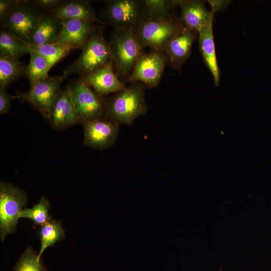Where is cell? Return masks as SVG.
I'll list each match as a JSON object with an SVG mask.
<instances>
[{
	"mask_svg": "<svg viewBox=\"0 0 271 271\" xmlns=\"http://www.w3.org/2000/svg\"><path fill=\"white\" fill-rule=\"evenodd\" d=\"M62 2L63 1L60 0H37L34 1V3L36 6L45 9L51 7L54 8Z\"/></svg>",
	"mask_w": 271,
	"mask_h": 271,
	"instance_id": "31",
	"label": "cell"
},
{
	"mask_svg": "<svg viewBox=\"0 0 271 271\" xmlns=\"http://www.w3.org/2000/svg\"><path fill=\"white\" fill-rule=\"evenodd\" d=\"M181 16L179 19L186 27L199 32L210 21L214 13L206 8L203 2L197 0L179 1Z\"/></svg>",
	"mask_w": 271,
	"mask_h": 271,
	"instance_id": "16",
	"label": "cell"
},
{
	"mask_svg": "<svg viewBox=\"0 0 271 271\" xmlns=\"http://www.w3.org/2000/svg\"><path fill=\"white\" fill-rule=\"evenodd\" d=\"M62 29L56 41L82 49L95 31L94 23L80 19L60 21Z\"/></svg>",
	"mask_w": 271,
	"mask_h": 271,
	"instance_id": "15",
	"label": "cell"
},
{
	"mask_svg": "<svg viewBox=\"0 0 271 271\" xmlns=\"http://www.w3.org/2000/svg\"><path fill=\"white\" fill-rule=\"evenodd\" d=\"M147 107L144 85L133 83L116 92L106 101L105 116L119 124L131 125L146 113Z\"/></svg>",
	"mask_w": 271,
	"mask_h": 271,
	"instance_id": "1",
	"label": "cell"
},
{
	"mask_svg": "<svg viewBox=\"0 0 271 271\" xmlns=\"http://www.w3.org/2000/svg\"><path fill=\"white\" fill-rule=\"evenodd\" d=\"M212 8L211 12L215 13L218 11L224 10L231 3L230 1H208Z\"/></svg>",
	"mask_w": 271,
	"mask_h": 271,
	"instance_id": "30",
	"label": "cell"
},
{
	"mask_svg": "<svg viewBox=\"0 0 271 271\" xmlns=\"http://www.w3.org/2000/svg\"><path fill=\"white\" fill-rule=\"evenodd\" d=\"M30 60L25 69L30 87L48 77V72L52 67L49 62L39 54L30 51Z\"/></svg>",
	"mask_w": 271,
	"mask_h": 271,
	"instance_id": "24",
	"label": "cell"
},
{
	"mask_svg": "<svg viewBox=\"0 0 271 271\" xmlns=\"http://www.w3.org/2000/svg\"><path fill=\"white\" fill-rule=\"evenodd\" d=\"M61 29V22L51 14L43 15L28 43L36 45L54 43L56 41Z\"/></svg>",
	"mask_w": 271,
	"mask_h": 271,
	"instance_id": "19",
	"label": "cell"
},
{
	"mask_svg": "<svg viewBox=\"0 0 271 271\" xmlns=\"http://www.w3.org/2000/svg\"><path fill=\"white\" fill-rule=\"evenodd\" d=\"M28 43L7 30L0 32V54L16 59L29 53Z\"/></svg>",
	"mask_w": 271,
	"mask_h": 271,
	"instance_id": "20",
	"label": "cell"
},
{
	"mask_svg": "<svg viewBox=\"0 0 271 271\" xmlns=\"http://www.w3.org/2000/svg\"><path fill=\"white\" fill-rule=\"evenodd\" d=\"M50 204L49 201L44 197H41L38 203L31 208L22 210L19 214V218L30 219L34 224L40 226L51 219L49 215Z\"/></svg>",
	"mask_w": 271,
	"mask_h": 271,
	"instance_id": "26",
	"label": "cell"
},
{
	"mask_svg": "<svg viewBox=\"0 0 271 271\" xmlns=\"http://www.w3.org/2000/svg\"><path fill=\"white\" fill-rule=\"evenodd\" d=\"M27 202L26 193L11 183H0V236L15 232L20 212Z\"/></svg>",
	"mask_w": 271,
	"mask_h": 271,
	"instance_id": "5",
	"label": "cell"
},
{
	"mask_svg": "<svg viewBox=\"0 0 271 271\" xmlns=\"http://www.w3.org/2000/svg\"><path fill=\"white\" fill-rule=\"evenodd\" d=\"M68 87L77 114L78 123L83 124L105 116L106 101L82 79Z\"/></svg>",
	"mask_w": 271,
	"mask_h": 271,
	"instance_id": "6",
	"label": "cell"
},
{
	"mask_svg": "<svg viewBox=\"0 0 271 271\" xmlns=\"http://www.w3.org/2000/svg\"><path fill=\"white\" fill-rule=\"evenodd\" d=\"M167 59L161 52L154 51L142 54L135 64L127 80L140 82L149 88L159 84Z\"/></svg>",
	"mask_w": 271,
	"mask_h": 271,
	"instance_id": "9",
	"label": "cell"
},
{
	"mask_svg": "<svg viewBox=\"0 0 271 271\" xmlns=\"http://www.w3.org/2000/svg\"><path fill=\"white\" fill-rule=\"evenodd\" d=\"M50 14L59 21L80 19L93 23L100 22L89 3L84 1L62 2L52 9Z\"/></svg>",
	"mask_w": 271,
	"mask_h": 271,
	"instance_id": "18",
	"label": "cell"
},
{
	"mask_svg": "<svg viewBox=\"0 0 271 271\" xmlns=\"http://www.w3.org/2000/svg\"><path fill=\"white\" fill-rule=\"evenodd\" d=\"M212 26L213 20L200 30L198 32V43L204 63L211 72L214 84L217 86L220 81V71L216 56Z\"/></svg>",
	"mask_w": 271,
	"mask_h": 271,
	"instance_id": "17",
	"label": "cell"
},
{
	"mask_svg": "<svg viewBox=\"0 0 271 271\" xmlns=\"http://www.w3.org/2000/svg\"><path fill=\"white\" fill-rule=\"evenodd\" d=\"M108 44L117 76L127 79L142 54V48L135 35L134 27H115Z\"/></svg>",
	"mask_w": 271,
	"mask_h": 271,
	"instance_id": "2",
	"label": "cell"
},
{
	"mask_svg": "<svg viewBox=\"0 0 271 271\" xmlns=\"http://www.w3.org/2000/svg\"><path fill=\"white\" fill-rule=\"evenodd\" d=\"M48 120L54 129L60 130L78 123L77 114L68 86L54 100Z\"/></svg>",
	"mask_w": 271,
	"mask_h": 271,
	"instance_id": "13",
	"label": "cell"
},
{
	"mask_svg": "<svg viewBox=\"0 0 271 271\" xmlns=\"http://www.w3.org/2000/svg\"><path fill=\"white\" fill-rule=\"evenodd\" d=\"M139 2L134 0L110 1L105 7L103 15L115 27H135L143 19Z\"/></svg>",
	"mask_w": 271,
	"mask_h": 271,
	"instance_id": "11",
	"label": "cell"
},
{
	"mask_svg": "<svg viewBox=\"0 0 271 271\" xmlns=\"http://www.w3.org/2000/svg\"><path fill=\"white\" fill-rule=\"evenodd\" d=\"M65 78L60 76H48L40 81L26 92H18L19 98L25 100L39 110L47 119H49L52 105L61 90V84Z\"/></svg>",
	"mask_w": 271,
	"mask_h": 271,
	"instance_id": "7",
	"label": "cell"
},
{
	"mask_svg": "<svg viewBox=\"0 0 271 271\" xmlns=\"http://www.w3.org/2000/svg\"><path fill=\"white\" fill-rule=\"evenodd\" d=\"M19 1L1 0L0 1V20L1 22L7 17L17 7Z\"/></svg>",
	"mask_w": 271,
	"mask_h": 271,
	"instance_id": "29",
	"label": "cell"
},
{
	"mask_svg": "<svg viewBox=\"0 0 271 271\" xmlns=\"http://www.w3.org/2000/svg\"><path fill=\"white\" fill-rule=\"evenodd\" d=\"M28 47L30 51L35 52L45 58L51 67L75 49L69 45L58 42L41 45L28 43Z\"/></svg>",
	"mask_w": 271,
	"mask_h": 271,
	"instance_id": "21",
	"label": "cell"
},
{
	"mask_svg": "<svg viewBox=\"0 0 271 271\" xmlns=\"http://www.w3.org/2000/svg\"><path fill=\"white\" fill-rule=\"evenodd\" d=\"M179 3V1L145 0L142 4L146 18L160 20L170 17V10Z\"/></svg>",
	"mask_w": 271,
	"mask_h": 271,
	"instance_id": "25",
	"label": "cell"
},
{
	"mask_svg": "<svg viewBox=\"0 0 271 271\" xmlns=\"http://www.w3.org/2000/svg\"><path fill=\"white\" fill-rule=\"evenodd\" d=\"M197 36L198 32L185 27L168 42L163 52L171 67L180 70L190 56L192 45Z\"/></svg>",
	"mask_w": 271,
	"mask_h": 271,
	"instance_id": "12",
	"label": "cell"
},
{
	"mask_svg": "<svg viewBox=\"0 0 271 271\" xmlns=\"http://www.w3.org/2000/svg\"><path fill=\"white\" fill-rule=\"evenodd\" d=\"M14 98H18L17 95H10L6 90V87H0V114H5L8 113L10 109L11 100Z\"/></svg>",
	"mask_w": 271,
	"mask_h": 271,
	"instance_id": "28",
	"label": "cell"
},
{
	"mask_svg": "<svg viewBox=\"0 0 271 271\" xmlns=\"http://www.w3.org/2000/svg\"><path fill=\"white\" fill-rule=\"evenodd\" d=\"M83 144L98 150L111 147L118 136L119 125L106 116L83 123Z\"/></svg>",
	"mask_w": 271,
	"mask_h": 271,
	"instance_id": "10",
	"label": "cell"
},
{
	"mask_svg": "<svg viewBox=\"0 0 271 271\" xmlns=\"http://www.w3.org/2000/svg\"><path fill=\"white\" fill-rule=\"evenodd\" d=\"M185 27L180 20L171 16L160 20L145 17L134 27V30L142 48L150 47L156 51L163 52L168 42Z\"/></svg>",
	"mask_w": 271,
	"mask_h": 271,
	"instance_id": "3",
	"label": "cell"
},
{
	"mask_svg": "<svg viewBox=\"0 0 271 271\" xmlns=\"http://www.w3.org/2000/svg\"><path fill=\"white\" fill-rule=\"evenodd\" d=\"M43 14L27 1H19L13 11L1 22L7 30L28 42Z\"/></svg>",
	"mask_w": 271,
	"mask_h": 271,
	"instance_id": "8",
	"label": "cell"
},
{
	"mask_svg": "<svg viewBox=\"0 0 271 271\" xmlns=\"http://www.w3.org/2000/svg\"><path fill=\"white\" fill-rule=\"evenodd\" d=\"M112 62L108 43L102 33L94 31L82 48L79 57L63 72V76L77 73L81 76L89 73Z\"/></svg>",
	"mask_w": 271,
	"mask_h": 271,
	"instance_id": "4",
	"label": "cell"
},
{
	"mask_svg": "<svg viewBox=\"0 0 271 271\" xmlns=\"http://www.w3.org/2000/svg\"><path fill=\"white\" fill-rule=\"evenodd\" d=\"M14 271H47L38 254L28 247L16 263Z\"/></svg>",
	"mask_w": 271,
	"mask_h": 271,
	"instance_id": "27",
	"label": "cell"
},
{
	"mask_svg": "<svg viewBox=\"0 0 271 271\" xmlns=\"http://www.w3.org/2000/svg\"><path fill=\"white\" fill-rule=\"evenodd\" d=\"M38 234L41 240V247L38 254L39 259L48 247L53 246L57 241L63 240L65 236L61 222L54 219H51L41 226Z\"/></svg>",
	"mask_w": 271,
	"mask_h": 271,
	"instance_id": "22",
	"label": "cell"
},
{
	"mask_svg": "<svg viewBox=\"0 0 271 271\" xmlns=\"http://www.w3.org/2000/svg\"><path fill=\"white\" fill-rule=\"evenodd\" d=\"M25 67L18 59L0 54V87H6L25 73Z\"/></svg>",
	"mask_w": 271,
	"mask_h": 271,
	"instance_id": "23",
	"label": "cell"
},
{
	"mask_svg": "<svg viewBox=\"0 0 271 271\" xmlns=\"http://www.w3.org/2000/svg\"><path fill=\"white\" fill-rule=\"evenodd\" d=\"M112 62L81 76L82 79L98 94L103 95L116 93L125 86L113 71Z\"/></svg>",
	"mask_w": 271,
	"mask_h": 271,
	"instance_id": "14",
	"label": "cell"
}]
</instances>
